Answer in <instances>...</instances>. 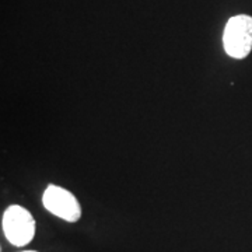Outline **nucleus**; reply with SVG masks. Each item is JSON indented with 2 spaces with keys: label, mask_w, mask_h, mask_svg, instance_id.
Segmentation results:
<instances>
[{
  "label": "nucleus",
  "mask_w": 252,
  "mask_h": 252,
  "mask_svg": "<svg viewBox=\"0 0 252 252\" xmlns=\"http://www.w3.org/2000/svg\"><path fill=\"white\" fill-rule=\"evenodd\" d=\"M42 205L49 213L67 223H76L81 217L79 200L72 192L58 185H49L45 189L42 195Z\"/></svg>",
  "instance_id": "7ed1b4c3"
},
{
  "label": "nucleus",
  "mask_w": 252,
  "mask_h": 252,
  "mask_svg": "<svg viewBox=\"0 0 252 252\" xmlns=\"http://www.w3.org/2000/svg\"><path fill=\"white\" fill-rule=\"evenodd\" d=\"M23 252H36V251H23Z\"/></svg>",
  "instance_id": "20e7f679"
},
{
  "label": "nucleus",
  "mask_w": 252,
  "mask_h": 252,
  "mask_svg": "<svg viewBox=\"0 0 252 252\" xmlns=\"http://www.w3.org/2000/svg\"><path fill=\"white\" fill-rule=\"evenodd\" d=\"M3 233L7 241L16 247H24L32 241L35 235V219L26 207L11 205L3 213Z\"/></svg>",
  "instance_id": "f03ea898"
},
{
  "label": "nucleus",
  "mask_w": 252,
  "mask_h": 252,
  "mask_svg": "<svg viewBox=\"0 0 252 252\" xmlns=\"http://www.w3.org/2000/svg\"><path fill=\"white\" fill-rule=\"evenodd\" d=\"M223 46L225 54L234 59H244L252 51V17L238 14L231 17L224 27Z\"/></svg>",
  "instance_id": "f257e3e1"
}]
</instances>
